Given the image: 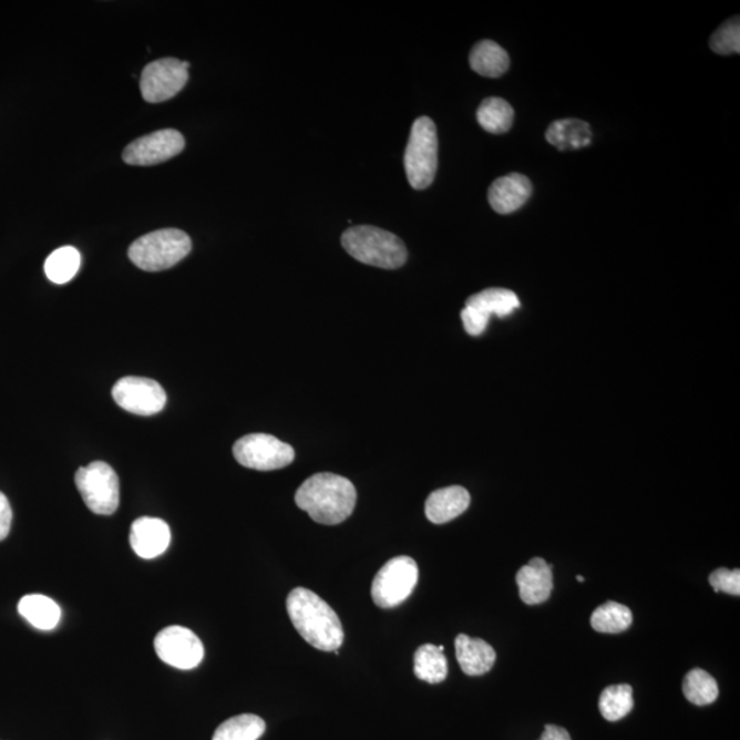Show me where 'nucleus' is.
I'll return each instance as SVG.
<instances>
[{"mask_svg":"<svg viewBox=\"0 0 740 740\" xmlns=\"http://www.w3.org/2000/svg\"><path fill=\"white\" fill-rule=\"evenodd\" d=\"M185 147L184 136L176 130H162L138 137L126 146L123 154L125 164L152 166L169 161Z\"/></svg>","mask_w":740,"mask_h":740,"instance_id":"f8f14e48","label":"nucleus"},{"mask_svg":"<svg viewBox=\"0 0 740 740\" xmlns=\"http://www.w3.org/2000/svg\"><path fill=\"white\" fill-rule=\"evenodd\" d=\"M514 112L511 105L501 97H489L477 110V121L484 131L490 133H505L512 129Z\"/></svg>","mask_w":740,"mask_h":740,"instance_id":"b1692460","label":"nucleus"},{"mask_svg":"<svg viewBox=\"0 0 740 740\" xmlns=\"http://www.w3.org/2000/svg\"><path fill=\"white\" fill-rule=\"evenodd\" d=\"M113 398L120 408L137 415H153L162 412L166 404V392L153 379L129 376L115 383Z\"/></svg>","mask_w":740,"mask_h":740,"instance_id":"9b49d317","label":"nucleus"},{"mask_svg":"<svg viewBox=\"0 0 740 740\" xmlns=\"http://www.w3.org/2000/svg\"><path fill=\"white\" fill-rule=\"evenodd\" d=\"M539 740H572L569 732L563 727L547 724Z\"/></svg>","mask_w":740,"mask_h":740,"instance_id":"473e14b6","label":"nucleus"},{"mask_svg":"<svg viewBox=\"0 0 740 740\" xmlns=\"http://www.w3.org/2000/svg\"><path fill=\"white\" fill-rule=\"evenodd\" d=\"M633 624V613L626 605L606 603L595 609L592 616V627L600 634H620L627 631Z\"/></svg>","mask_w":740,"mask_h":740,"instance_id":"393cba45","label":"nucleus"},{"mask_svg":"<svg viewBox=\"0 0 740 740\" xmlns=\"http://www.w3.org/2000/svg\"><path fill=\"white\" fill-rule=\"evenodd\" d=\"M685 697L698 707H707L719 697V686L707 670L692 669L686 675L684 681Z\"/></svg>","mask_w":740,"mask_h":740,"instance_id":"cd10ccee","label":"nucleus"},{"mask_svg":"<svg viewBox=\"0 0 740 740\" xmlns=\"http://www.w3.org/2000/svg\"><path fill=\"white\" fill-rule=\"evenodd\" d=\"M287 611L295 629L316 649L337 651L343 645L345 631L337 613L310 589H292Z\"/></svg>","mask_w":740,"mask_h":740,"instance_id":"f257e3e1","label":"nucleus"},{"mask_svg":"<svg viewBox=\"0 0 740 740\" xmlns=\"http://www.w3.org/2000/svg\"><path fill=\"white\" fill-rule=\"evenodd\" d=\"M234 455L248 470L268 472L290 465L295 460V450L275 436L250 433L235 443Z\"/></svg>","mask_w":740,"mask_h":740,"instance_id":"6e6552de","label":"nucleus"},{"mask_svg":"<svg viewBox=\"0 0 740 740\" xmlns=\"http://www.w3.org/2000/svg\"><path fill=\"white\" fill-rule=\"evenodd\" d=\"M155 652L161 661L177 669H194L204 660L205 647L191 629L172 626L155 636Z\"/></svg>","mask_w":740,"mask_h":740,"instance_id":"9d476101","label":"nucleus"},{"mask_svg":"<svg viewBox=\"0 0 740 740\" xmlns=\"http://www.w3.org/2000/svg\"><path fill=\"white\" fill-rule=\"evenodd\" d=\"M419 582V566L413 558L401 555L378 572L372 584V598L379 608L391 609L410 597Z\"/></svg>","mask_w":740,"mask_h":740,"instance_id":"0eeeda50","label":"nucleus"},{"mask_svg":"<svg viewBox=\"0 0 740 740\" xmlns=\"http://www.w3.org/2000/svg\"><path fill=\"white\" fill-rule=\"evenodd\" d=\"M456 660L467 676H482L490 672L496 660L493 646L483 639H473L461 634L455 639Z\"/></svg>","mask_w":740,"mask_h":740,"instance_id":"f3484780","label":"nucleus"},{"mask_svg":"<svg viewBox=\"0 0 740 740\" xmlns=\"http://www.w3.org/2000/svg\"><path fill=\"white\" fill-rule=\"evenodd\" d=\"M191 248L193 243L184 230L167 228L155 230L133 241L129 256L138 269L161 271L183 261Z\"/></svg>","mask_w":740,"mask_h":740,"instance_id":"20e7f679","label":"nucleus"},{"mask_svg":"<svg viewBox=\"0 0 740 740\" xmlns=\"http://www.w3.org/2000/svg\"><path fill=\"white\" fill-rule=\"evenodd\" d=\"M466 306L490 320L493 316L502 318L512 315L520 308V299L516 294L505 288H489V290L472 295L466 300Z\"/></svg>","mask_w":740,"mask_h":740,"instance_id":"6ab92c4d","label":"nucleus"},{"mask_svg":"<svg viewBox=\"0 0 740 740\" xmlns=\"http://www.w3.org/2000/svg\"><path fill=\"white\" fill-rule=\"evenodd\" d=\"M76 487L86 507L101 516H110L120 505V482L117 473L106 462H91L80 467L74 476Z\"/></svg>","mask_w":740,"mask_h":740,"instance_id":"423d86ee","label":"nucleus"},{"mask_svg":"<svg viewBox=\"0 0 740 740\" xmlns=\"http://www.w3.org/2000/svg\"><path fill=\"white\" fill-rule=\"evenodd\" d=\"M471 505V495L460 485L433 491L425 502V514L433 524L451 522Z\"/></svg>","mask_w":740,"mask_h":740,"instance_id":"dca6fc26","label":"nucleus"},{"mask_svg":"<svg viewBox=\"0 0 740 740\" xmlns=\"http://www.w3.org/2000/svg\"><path fill=\"white\" fill-rule=\"evenodd\" d=\"M404 169L414 189L430 187L438 171V132L433 121L420 117L410 131Z\"/></svg>","mask_w":740,"mask_h":740,"instance_id":"39448f33","label":"nucleus"},{"mask_svg":"<svg viewBox=\"0 0 740 740\" xmlns=\"http://www.w3.org/2000/svg\"><path fill=\"white\" fill-rule=\"evenodd\" d=\"M81 265V256L76 248L65 246L56 248L45 259L44 271L49 280L55 285H65L76 276Z\"/></svg>","mask_w":740,"mask_h":740,"instance_id":"a878e982","label":"nucleus"},{"mask_svg":"<svg viewBox=\"0 0 740 740\" xmlns=\"http://www.w3.org/2000/svg\"><path fill=\"white\" fill-rule=\"evenodd\" d=\"M710 586L715 588L716 593H727L731 595H740V571H730L720 568L709 576Z\"/></svg>","mask_w":740,"mask_h":740,"instance_id":"c756f323","label":"nucleus"},{"mask_svg":"<svg viewBox=\"0 0 740 740\" xmlns=\"http://www.w3.org/2000/svg\"><path fill=\"white\" fill-rule=\"evenodd\" d=\"M710 48L720 55H730L740 51V24L739 17H733L721 25L710 39Z\"/></svg>","mask_w":740,"mask_h":740,"instance_id":"c85d7f7f","label":"nucleus"},{"mask_svg":"<svg viewBox=\"0 0 740 740\" xmlns=\"http://www.w3.org/2000/svg\"><path fill=\"white\" fill-rule=\"evenodd\" d=\"M295 502L318 524L343 523L354 512L357 490L349 479L317 473L300 485Z\"/></svg>","mask_w":740,"mask_h":740,"instance_id":"f03ea898","label":"nucleus"},{"mask_svg":"<svg viewBox=\"0 0 740 740\" xmlns=\"http://www.w3.org/2000/svg\"><path fill=\"white\" fill-rule=\"evenodd\" d=\"M342 246L352 258L381 269H398L407 264L404 243L389 230L360 225L346 230Z\"/></svg>","mask_w":740,"mask_h":740,"instance_id":"7ed1b4c3","label":"nucleus"},{"mask_svg":"<svg viewBox=\"0 0 740 740\" xmlns=\"http://www.w3.org/2000/svg\"><path fill=\"white\" fill-rule=\"evenodd\" d=\"M188 68V62L178 61L176 58H164L148 63L141 78L144 101L161 103L172 100L187 84Z\"/></svg>","mask_w":740,"mask_h":740,"instance_id":"1a4fd4ad","label":"nucleus"},{"mask_svg":"<svg viewBox=\"0 0 740 740\" xmlns=\"http://www.w3.org/2000/svg\"><path fill=\"white\" fill-rule=\"evenodd\" d=\"M553 566L535 557L524 565L516 576L520 598L527 605H539L551 598L553 592Z\"/></svg>","mask_w":740,"mask_h":740,"instance_id":"4468645a","label":"nucleus"},{"mask_svg":"<svg viewBox=\"0 0 740 740\" xmlns=\"http://www.w3.org/2000/svg\"><path fill=\"white\" fill-rule=\"evenodd\" d=\"M634 709L633 687L617 685L606 687L599 698V710L605 720L615 722L624 719Z\"/></svg>","mask_w":740,"mask_h":740,"instance_id":"bb28decb","label":"nucleus"},{"mask_svg":"<svg viewBox=\"0 0 740 740\" xmlns=\"http://www.w3.org/2000/svg\"><path fill=\"white\" fill-rule=\"evenodd\" d=\"M462 322H464V328L471 337H480L489 326V318L480 315L479 311L472 308H467L461 311Z\"/></svg>","mask_w":740,"mask_h":740,"instance_id":"7c9ffc66","label":"nucleus"},{"mask_svg":"<svg viewBox=\"0 0 740 740\" xmlns=\"http://www.w3.org/2000/svg\"><path fill=\"white\" fill-rule=\"evenodd\" d=\"M532 194V184L528 177L520 173L496 178L489 189L491 207L500 214H511L524 206Z\"/></svg>","mask_w":740,"mask_h":740,"instance_id":"2eb2a0df","label":"nucleus"},{"mask_svg":"<svg viewBox=\"0 0 740 740\" xmlns=\"http://www.w3.org/2000/svg\"><path fill=\"white\" fill-rule=\"evenodd\" d=\"M11 522H13V511H11L9 500L3 493H0V542L9 536Z\"/></svg>","mask_w":740,"mask_h":740,"instance_id":"2f4dec72","label":"nucleus"},{"mask_svg":"<svg viewBox=\"0 0 740 740\" xmlns=\"http://www.w3.org/2000/svg\"><path fill=\"white\" fill-rule=\"evenodd\" d=\"M443 651V646L423 645L419 647L414 655V674L420 680L438 685L448 678L449 664Z\"/></svg>","mask_w":740,"mask_h":740,"instance_id":"4be33fe9","label":"nucleus"},{"mask_svg":"<svg viewBox=\"0 0 740 740\" xmlns=\"http://www.w3.org/2000/svg\"><path fill=\"white\" fill-rule=\"evenodd\" d=\"M19 611L34 628L43 629V631L54 629L62 616L60 606L53 599L39 594L27 595L22 598Z\"/></svg>","mask_w":740,"mask_h":740,"instance_id":"412c9836","label":"nucleus"},{"mask_svg":"<svg viewBox=\"0 0 740 740\" xmlns=\"http://www.w3.org/2000/svg\"><path fill=\"white\" fill-rule=\"evenodd\" d=\"M172 534L164 520L141 517L133 522L130 543L138 557L153 559L160 557L169 547Z\"/></svg>","mask_w":740,"mask_h":740,"instance_id":"ddd939ff","label":"nucleus"},{"mask_svg":"<svg viewBox=\"0 0 740 740\" xmlns=\"http://www.w3.org/2000/svg\"><path fill=\"white\" fill-rule=\"evenodd\" d=\"M266 730L265 721L256 715H239L224 721L213 740H258Z\"/></svg>","mask_w":740,"mask_h":740,"instance_id":"5701e85b","label":"nucleus"},{"mask_svg":"<svg viewBox=\"0 0 740 740\" xmlns=\"http://www.w3.org/2000/svg\"><path fill=\"white\" fill-rule=\"evenodd\" d=\"M470 63L480 76L495 79L507 72L511 60L500 44L493 40H482L473 48Z\"/></svg>","mask_w":740,"mask_h":740,"instance_id":"aec40b11","label":"nucleus"},{"mask_svg":"<svg viewBox=\"0 0 740 740\" xmlns=\"http://www.w3.org/2000/svg\"><path fill=\"white\" fill-rule=\"evenodd\" d=\"M577 582L583 583V582H584V577H583V576H577Z\"/></svg>","mask_w":740,"mask_h":740,"instance_id":"72a5a7b5","label":"nucleus"},{"mask_svg":"<svg viewBox=\"0 0 740 740\" xmlns=\"http://www.w3.org/2000/svg\"><path fill=\"white\" fill-rule=\"evenodd\" d=\"M592 138V126L586 121L576 119L555 121L546 132V141L559 152L587 147Z\"/></svg>","mask_w":740,"mask_h":740,"instance_id":"a211bd4d","label":"nucleus"}]
</instances>
